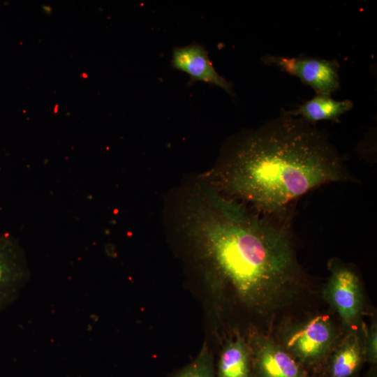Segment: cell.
Returning <instances> with one entry per match:
<instances>
[{
	"label": "cell",
	"instance_id": "obj_1",
	"mask_svg": "<svg viewBox=\"0 0 377 377\" xmlns=\"http://www.w3.org/2000/svg\"><path fill=\"white\" fill-rule=\"evenodd\" d=\"M182 227L212 272L262 312L283 303L301 283L290 220L261 214L212 186L188 200Z\"/></svg>",
	"mask_w": 377,
	"mask_h": 377
},
{
	"label": "cell",
	"instance_id": "obj_2",
	"mask_svg": "<svg viewBox=\"0 0 377 377\" xmlns=\"http://www.w3.org/2000/svg\"><path fill=\"white\" fill-rule=\"evenodd\" d=\"M212 178L222 195L285 220L291 205L311 191L353 180L326 133L286 110L234 137Z\"/></svg>",
	"mask_w": 377,
	"mask_h": 377
},
{
	"label": "cell",
	"instance_id": "obj_3",
	"mask_svg": "<svg viewBox=\"0 0 377 377\" xmlns=\"http://www.w3.org/2000/svg\"><path fill=\"white\" fill-rule=\"evenodd\" d=\"M337 339V330L330 316L318 315L287 329L282 346L300 364H313L331 350Z\"/></svg>",
	"mask_w": 377,
	"mask_h": 377
},
{
	"label": "cell",
	"instance_id": "obj_4",
	"mask_svg": "<svg viewBox=\"0 0 377 377\" xmlns=\"http://www.w3.org/2000/svg\"><path fill=\"white\" fill-rule=\"evenodd\" d=\"M330 269L324 297L343 323L353 330L360 321L363 306L360 279L351 267L337 260L331 262Z\"/></svg>",
	"mask_w": 377,
	"mask_h": 377
},
{
	"label": "cell",
	"instance_id": "obj_5",
	"mask_svg": "<svg viewBox=\"0 0 377 377\" xmlns=\"http://www.w3.org/2000/svg\"><path fill=\"white\" fill-rule=\"evenodd\" d=\"M263 61L297 77L302 83L313 89L317 94L331 96L340 87L339 64L337 60L266 55Z\"/></svg>",
	"mask_w": 377,
	"mask_h": 377
},
{
	"label": "cell",
	"instance_id": "obj_6",
	"mask_svg": "<svg viewBox=\"0 0 377 377\" xmlns=\"http://www.w3.org/2000/svg\"><path fill=\"white\" fill-rule=\"evenodd\" d=\"M30 276L27 258L19 241L0 231V312L19 298Z\"/></svg>",
	"mask_w": 377,
	"mask_h": 377
},
{
	"label": "cell",
	"instance_id": "obj_7",
	"mask_svg": "<svg viewBox=\"0 0 377 377\" xmlns=\"http://www.w3.org/2000/svg\"><path fill=\"white\" fill-rule=\"evenodd\" d=\"M253 377H307L301 364L280 343L254 333L249 341Z\"/></svg>",
	"mask_w": 377,
	"mask_h": 377
},
{
	"label": "cell",
	"instance_id": "obj_8",
	"mask_svg": "<svg viewBox=\"0 0 377 377\" xmlns=\"http://www.w3.org/2000/svg\"><path fill=\"white\" fill-rule=\"evenodd\" d=\"M171 66L190 76L189 85L202 82L220 87L233 96L232 83L218 73L209 58L207 50L201 44L193 43L174 47Z\"/></svg>",
	"mask_w": 377,
	"mask_h": 377
},
{
	"label": "cell",
	"instance_id": "obj_9",
	"mask_svg": "<svg viewBox=\"0 0 377 377\" xmlns=\"http://www.w3.org/2000/svg\"><path fill=\"white\" fill-rule=\"evenodd\" d=\"M217 377H253L251 350L241 336L236 335L225 344L217 364Z\"/></svg>",
	"mask_w": 377,
	"mask_h": 377
},
{
	"label": "cell",
	"instance_id": "obj_10",
	"mask_svg": "<svg viewBox=\"0 0 377 377\" xmlns=\"http://www.w3.org/2000/svg\"><path fill=\"white\" fill-rule=\"evenodd\" d=\"M353 103L350 100L337 101L330 95L316 94L297 109L287 111L294 117L315 124L320 121H337L339 117L352 109Z\"/></svg>",
	"mask_w": 377,
	"mask_h": 377
},
{
	"label": "cell",
	"instance_id": "obj_11",
	"mask_svg": "<svg viewBox=\"0 0 377 377\" xmlns=\"http://www.w3.org/2000/svg\"><path fill=\"white\" fill-rule=\"evenodd\" d=\"M362 357V339L352 330L335 348L330 367L331 377H349L359 367Z\"/></svg>",
	"mask_w": 377,
	"mask_h": 377
},
{
	"label": "cell",
	"instance_id": "obj_12",
	"mask_svg": "<svg viewBox=\"0 0 377 377\" xmlns=\"http://www.w3.org/2000/svg\"><path fill=\"white\" fill-rule=\"evenodd\" d=\"M175 377H214L212 352L204 345L195 359Z\"/></svg>",
	"mask_w": 377,
	"mask_h": 377
},
{
	"label": "cell",
	"instance_id": "obj_13",
	"mask_svg": "<svg viewBox=\"0 0 377 377\" xmlns=\"http://www.w3.org/2000/svg\"><path fill=\"white\" fill-rule=\"evenodd\" d=\"M364 340L362 343L363 357L372 363L377 361V327L376 324L373 323L370 327H362Z\"/></svg>",
	"mask_w": 377,
	"mask_h": 377
}]
</instances>
